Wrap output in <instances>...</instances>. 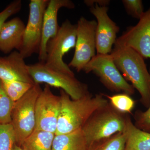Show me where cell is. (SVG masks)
<instances>
[{"mask_svg":"<svg viewBox=\"0 0 150 150\" xmlns=\"http://www.w3.org/2000/svg\"><path fill=\"white\" fill-rule=\"evenodd\" d=\"M75 4L70 0H50L44 12L43 18L42 38L38 53L39 62L45 63L47 43L56 36L59 28L58 23V13L60 9L66 8L74 9Z\"/></svg>","mask_w":150,"mask_h":150,"instance_id":"4fadbf2b","label":"cell"},{"mask_svg":"<svg viewBox=\"0 0 150 150\" xmlns=\"http://www.w3.org/2000/svg\"><path fill=\"white\" fill-rule=\"evenodd\" d=\"M97 22L81 17L76 24V40L75 53L68 66L77 72L83 71L85 67L96 55V32Z\"/></svg>","mask_w":150,"mask_h":150,"instance_id":"9c48e42d","label":"cell"},{"mask_svg":"<svg viewBox=\"0 0 150 150\" xmlns=\"http://www.w3.org/2000/svg\"><path fill=\"white\" fill-rule=\"evenodd\" d=\"M13 150H25L23 149L21 147V146H18L16 144L15 145V146H14V147L13 148Z\"/></svg>","mask_w":150,"mask_h":150,"instance_id":"83f0119b","label":"cell"},{"mask_svg":"<svg viewBox=\"0 0 150 150\" xmlns=\"http://www.w3.org/2000/svg\"><path fill=\"white\" fill-rule=\"evenodd\" d=\"M122 2L129 15L137 19L141 18L144 12L142 0H122Z\"/></svg>","mask_w":150,"mask_h":150,"instance_id":"d4e9b609","label":"cell"},{"mask_svg":"<svg viewBox=\"0 0 150 150\" xmlns=\"http://www.w3.org/2000/svg\"><path fill=\"white\" fill-rule=\"evenodd\" d=\"M25 25L21 19L15 17L3 25L0 31V51L4 54L18 51L22 43Z\"/></svg>","mask_w":150,"mask_h":150,"instance_id":"9a60e30c","label":"cell"},{"mask_svg":"<svg viewBox=\"0 0 150 150\" xmlns=\"http://www.w3.org/2000/svg\"><path fill=\"white\" fill-rule=\"evenodd\" d=\"M49 0H30L27 25H25L22 43L18 50L24 59L39 53L41 38L43 16Z\"/></svg>","mask_w":150,"mask_h":150,"instance_id":"ba28073f","label":"cell"},{"mask_svg":"<svg viewBox=\"0 0 150 150\" xmlns=\"http://www.w3.org/2000/svg\"><path fill=\"white\" fill-rule=\"evenodd\" d=\"M16 144L15 133L11 123L0 124V150H13Z\"/></svg>","mask_w":150,"mask_h":150,"instance_id":"603a6c76","label":"cell"},{"mask_svg":"<svg viewBox=\"0 0 150 150\" xmlns=\"http://www.w3.org/2000/svg\"><path fill=\"white\" fill-rule=\"evenodd\" d=\"M123 78L140 95V102L148 108L150 105V74L144 57L129 47H113L110 54Z\"/></svg>","mask_w":150,"mask_h":150,"instance_id":"7a4b0ae2","label":"cell"},{"mask_svg":"<svg viewBox=\"0 0 150 150\" xmlns=\"http://www.w3.org/2000/svg\"><path fill=\"white\" fill-rule=\"evenodd\" d=\"M110 103L118 111L128 114L131 113L135 106V102L130 96L125 93H118L112 96L103 94Z\"/></svg>","mask_w":150,"mask_h":150,"instance_id":"44dd1931","label":"cell"},{"mask_svg":"<svg viewBox=\"0 0 150 150\" xmlns=\"http://www.w3.org/2000/svg\"><path fill=\"white\" fill-rule=\"evenodd\" d=\"M61 106L55 135L71 133L81 129L94 112L109 103L103 93L94 96L90 93L83 97L73 100L60 90Z\"/></svg>","mask_w":150,"mask_h":150,"instance_id":"6da1fadb","label":"cell"},{"mask_svg":"<svg viewBox=\"0 0 150 150\" xmlns=\"http://www.w3.org/2000/svg\"><path fill=\"white\" fill-rule=\"evenodd\" d=\"M15 103L8 95L0 79V124L11 123Z\"/></svg>","mask_w":150,"mask_h":150,"instance_id":"7402d4cb","label":"cell"},{"mask_svg":"<svg viewBox=\"0 0 150 150\" xmlns=\"http://www.w3.org/2000/svg\"><path fill=\"white\" fill-rule=\"evenodd\" d=\"M1 81L6 92L14 102L21 98L35 84L21 81Z\"/></svg>","mask_w":150,"mask_h":150,"instance_id":"ffe728a7","label":"cell"},{"mask_svg":"<svg viewBox=\"0 0 150 150\" xmlns=\"http://www.w3.org/2000/svg\"><path fill=\"white\" fill-rule=\"evenodd\" d=\"M83 71L87 74H95L103 85L111 91L130 96L135 93V88L123 78L110 54H97L87 64Z\"/></svg>","mask_w":150,"mask_h":150,"instance_id":"52a82bcc","label":"cell"},{"mask_svg":"<svg viewBox=\"0 0 150 150\" xmlns=\"http://www.w3.org/2000/svg\"><path fill=\"white\" fill-rule=\"evenodd\" d=\"M76 28V24H73L69 20L62 23L56 36L47 43L45 62L46 66L52 69L74 76L63 58L65 54L75 48Z\"/></svg>","mask_w":150,"mask_h":150,"instance_id":"5b68a950","label":"cell"},{"mask_svg":"<svg viewBox=\"0 0 150 150\" xmlns=\"http://www.w3.org/2000/svg\"><path fill=\"white\" fill-rule=\"evenodd\" d=\"M22 2L15 0L12 2L4 10L0 12V31L3 25L10 17L19 12L21 9Z\"/></svg>","mask_w":150,"mask_h":150,"instance_id":"484cf974","label":"cell"},{"mask_svg":"<svg viewBox=\"0 0 150 150\" xmlns=\"http://www.w3.org/2000/svg\"><path fill=\"white\" fill-rule=\"evenodd\" d=\"M108 7L97 4L90 8V12L97 19L96 39L97 54L111 53L120 30L119 26L108 16Z\"/></svg>","mask_w":150,"mask_h":150,"instance_id":"7c38bea8","label":"cell"},{"mask_svg":"<svg viewBox=\"0 0 150 150\" xmlns=\"http://www.w3.org/2000/svg\"><path fill=\"white\" fill-rule=\"evenodd\" d=\"M55 136L54 133L35 130L21 147L25 150H52Z\"/></svg>","mask_w":150,"mask_h":150,"instance_id":"ac0fdd59","label":"cell"},{"mask_svg":"<svg viewBox=\"0 0 150 150\" xmlns=\"http://www.w3.org/2000/svg\"><path fill=\"white\" fill-rule=\"evenodd\" d=\"M24 59L16 51L12 52L8 56L0 57V79L35 83L28 72Z\"/></svg>","mask_w":150,"mask_h":150,"instance_id":"5bb4252c","label":"cell"},{"mask_svg":"<svg viewBox=\"0 0 150 150\" xmlns=\"http://www.w3.org/2000/svg\"><path fill=\"white\" fill-rule=\"evenodd\" d=\"M127 115L115 109L110 103L94 112L81 129L88 147L94 143L124 131Z\"/></svg>","mask_w":150,"mask_h":150,"instance_id":"3957f363","label":"cell"},{"mask_svg":"<svg viewBox=\"0 0 150 150\" xmlns=\"http://www.w3.org/2000/svg\"><path fill=\"white\" fill-rule=\"evenodd\" d=\"M126 142L125 131L91 145L88 150H124Z\"/></svg>","mask_w":150,"mask_h":150,"instance_id":"d6986e66","label":"cell"},{"mask_svg":"<svg viewBox=\"0 0 150 150\" xmlns=\"http://www.w3.org/2000/svg\"><path fill=\"white\" fill-rule=\"evenodd\" d=\"M129 47L150 59V7L142 15L137 24L130 26L117 38L114 48Z\"/></svg>","mask_w":150,"mask_h":150,"instance_id":"8fae6325","label":"cell"},{"mask_svg":"<svg viewBox=\"0 0 150 150\" xmlns=\"http://www.w3.org/2000/svg\"><path fill=\"white\" fill-rule=\"evenodd\" d=\"M28 70L34 83H46L63 90L73 100H77L90 93L88 86L74 75L52 69L45 63L27 65Z\"/></svg>","mask_w":150,"mask_h":150,"instance_id":"277c9868","label":"cell"},{"mask_svg":"<svg viewBox=\"0 0 150 150\" xmlns=\"http://www.w3.org/2000/svg\"><path fill=\"white\" fill-rule=\"evenodd\" d=\"M110 2L109 0H85L84 3L90 8L95 5H98L100 6H107Z\"/></svg>","mask_w":150,"mask_h":150,"instance_id":"4316f807","label":"cell"},{"mask_svg":"<svg viewBox=\"0 0 150 150\" xmlns=\"http://www.w3.org/2000/svg\"><path fill=\"white\" fill-rule=\"evenodd\" d=\"M150 74V67L149 70ZM136 127L145 132L150 133V105L148 109L145 111L138 110L134 115Z\"/></svg>","mask_w":150,"mask_h":150,"instance_id":"cb8c5ba5","label":"cell"},{"mask_svg":"<svg viewBox=\"0 0 150 150\" xmlns=\"http://www.w3.org/2000/svg\"><path fill=\"white\" fill-rule=\"evenodd\" d=\"M88 145L81 129L67 133L55 135L52 150H88Z\"/></svg>","mask_w":150,"mask_h":150,"instance_id":"e0dca14e","label":"cell"},{"mask_svg":"<svg viewBox=\"0 0 150 150\" xmlns=\"http://www.w3.org/2000/svg\"><path fill=\"white\" fill-rule=\"evenodd\" d=\"M60 96L54 94L46 85L40 91L35 106V130L56 133L61 110Z\"/></svg>","mask_w":150,"mask_h":150,"instance_id":"30bf717a","label":"cell"},{"mask_svg":"<svg viewBox=\"0 0 150 150\" xmlns=\"http://www.w3.org/2000/svg\"><path fill=\"white\" fill-rule=\"evenodd\" d=\"M124 131L126 142L124 150H150V133L136 127L129 114Z\"/></svg>","mask_w":150,"mask_h":150,"instance_id":"2e32d148","label":"cell"},{"mask_svg":"<svg viewBox=\"0 0 150 150\" xmlns=\"http://www.w3.org/2000/svg\"><path fill=\"white\" fill-rule=\"evenodd\" d=\"M42 89L38 84L15 103L11 113V123L16 138V144L21 146L23 143L35 130V106Z\"/></svg>","mask_w":150,"mask_h":150,"instance_id":"8992f818","label":"cell"}]
</instances>
